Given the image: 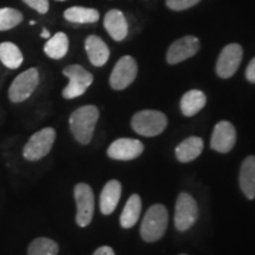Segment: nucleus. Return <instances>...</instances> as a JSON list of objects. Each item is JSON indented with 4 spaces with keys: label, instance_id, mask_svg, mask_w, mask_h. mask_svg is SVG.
I'll list each match as a JSON object with an SVG mask.
<instances>
[{
    "label": "nucleus",
    "instance_id": "obj_3",
    "mask_svg": "<svg viewBox=\"0 0 255 255\" xmlns=\"http://www.w3.org/2000/svg\"><path fill=\"white\" fill-rule=\"evenodd\" d=\"M168 124L167 116L161 111L142 110L135 114L131 120L133 131L145 137H154L162 133Z\"/></svg>",
    "mask_w": 255,
    "mask_h": 255
},
{
    "label": "nucleus",
    "instance_id": "obj_6",
    "mask_svg": "<svg viewBox=\"0 0 255 255\" xmlns=\"http://www.w3.org/2000/svg\"><path fill=\"white\" fill-rule=\"evenodd\" d=\"M199 219V207L194 197L188 193H181L175 206V227L177 231L186 232L193 227Z\"/></svg>",
    "mask_w": 255,
    "mask_h": 255
},
{
    "label": "nucleus",
    "instance_id": "obj_22",
    "mask_svg": "<svg viewBox=\"0 0 255 255\" xmlns=\"http://www.w3.org/2000/svg\"><path fill=\"white\" fill-rule=\"evenodd\" d=\"M69 51V38L64 32H58L49 38L44 46V52L52 59H62Z\"/></svg>",
    "mask_w": 255,
    "mask_h": 255
},
{
    "label": "nucleus",
    "instance_id": "obj_32",
    "mask_svg": "<svg viewBox=\"0 0 255 255\" xmlns=\"http://www.w3.org/2000/svg\"><path fill=\"white\" fill-rule=\"evenodd\" d=\"M57 1H65V0H57Z\"/></svg>",
    "mask_w": 255,
    "mask_h": 255
},
{
    "label": "nucleus",
    "instance_id": "obj_16",
    "mask_svg": "<svg viewBox=\"0 0 255 255\" xmlns=\"http://www.w3.org/2000/svg\"><path fill=\"white\" fill-rule=\"evenodd\" d=\"M85 51L92 65L98 66V68L107 64L110 56V50L104 40L94 34L85 39Z\"/></svg>",
    "mask_w": 255,
    "mask_h": 255
},
{
    "label": "nucleus",
    "instance_id": "obj_15",
    "mask_svg": "<svg viewBox=\"0 0 255 255\" xmlns=\"http://www.w3.org/2000/svg\"><path fill=\"white\" fill-rule=\"evenodd\" d=\"M121 194H122V184L120 181L111 180L105 184L100 197V207L102 214L110 215L119 205Z\"/></svg>",
    "mask_w": 255,
    "mask_h": 255
},
{
    "label": "nucleus",
    "instance_id": "obj_2",
    "mask_svg": "<svg viewBox=\"0 0 255 255\" xmlns=\"http://www.w3.org/2000/svg\"><path fill=\"white\" fill-rule=\"evenodd\" d=\"M168 210L162 205H154L146 210L141 225V237L145 242H155L164 235L168 227Z\"/></svg>",
    "mask_w": 255,
    "mask_h": 255
},
{
    "label": "nucleus",
    "instance_id": "obj_4",
    "mask_svg": "<svg viewBox=\"0 0 255 255\" xmlns=\"http://www.w3.org/2000/svg\"><path fill=\"white\" fill-rule=\"evenodd\" d=\"M64 76L69 78V84L64 88L63 97L66 100L79 97L94 82V76L81 65H69L63 70Z\"/></svg>",
    "mask_w": 255,
    "mask_h": 255
},
{
    "label": "nucleus",
    "instance_id": "obj_1",
    "mask_svg": "<svg viewBox=\"0 0 255 255\" xmlns=\"http://www.w3.org/2000/svg\"><path fill=\"white\" fill-rule=\"evenodd\" d=\"M98 119L100 111L95 105H84L71 114L69 120L70 129L81 144H89L91 142Z\"/></svg>",
    "mask_w": 255,
    "mask_h": 255
},
{
    "label": "nucleus",
    "instance_id": "obj_33",
    "mask_svg": "<svg viewBox=\"0 0 255 255\" xmlns=\"http://www.w3.org/2000/svg\"><path fill=\"white\" fill-rule=\"evenodd\" d=\"M181 255H187V254H181Z\"/></svg>",
    "mask_w": 255,
    "mask_h": 255
},
{
    "label": "nucleus",
    "instance_id": "obj_10",
    "mask_svg": "<svg viewBox=\"0 0 255 255\" xmlns=\"http://www.w3.org/2000/svg\"><path fill=\"white\" fill-rule=\"evenodd\" d=\"M137 63L131 56H124L116 63L110 76V87L114 90H124L135 81Z\"/></svg>",
    "mask_w": 255,
    "mask_h": 255
},
{
    "label": "nucleus",
    "instance_id": "obj_23",
    "mask_svg": "<svg viewBox=\"0 0 255 255\" xmlns=\"http://www.w3.org/2000/svg\"><path fill=\"white\" fill-rule=\"evenodd\" d=\"M23 53L13 43L5 41L0 44V60L8 69H18L23 64Z\"/></svg>",
    "mask_w": 255,
    "mask_h": 255
},
{
    "label": "nucleus",
    "instance_id": "obj_31",
    "mask_svg": "<svg viewBox=\"0 0 255 255\" xmlns=\"http://www.w3.org/2000/svg\"><path fill=\"white\" fill-rule=\"evenodd\" d=\"M34 24H36V21H34V20H31L30 21V25H34Z\"/></svg>",
    "mask_w": 255,
    "mask_h": 255
},
{
    "label": "nucleus",
    "instance_id": "obj_13",
    "mask_svg": "<svg viewBox=\"0 0 255 255\" xmlns=\"http://www.w3.org/2000/svg\"><path fill=\"white\" fill-rule=\"evenodd\" d=\"M144 150L141 141L133 138H119L111 143L108 149V156L117 161H130L138 157Z\"/></svg>",
    "mask_w": 255,
    "mask_h": 255
},
{
    "label": "nucleus",
    "instance_id": "obj_20",
    "mask_svg": "<svg viewBox=\"0 0 255 255\" xmlns=\"http://www.w3.org/2000/svg\"><path fill=\"white\" fill-rule=\"evenodd\" d=\"M142 210V201L137 194H133L129 197V200L127 201L124 209L121 214V226L123 228L129 229L133 227L138 221L139 215H141Z\"/></svg>",
    "mask_w": 255,
    "mask_h": 255
},
{
    "label": "nucleus",
    "instance_id": "obj_18",
    "mask_svg": "<svg viewBox=\"0 0 255 255\" xmlns=\"http://www.w3.org/2000/svg\"><path fill=\"white\" fill-rule=\"evenodd\" d=\"M203 150V141L202 138L196 136L188 137L183 142L175 149V154H176V158L182 163H187V162L194 161V159L199 157L201 152Z\"/></svg>",
    "mask_w": 255,
    "mask_h": 255
},
{
    "label": "nucleus",
    "instance_id": "obj_5",
    "mask_svg": "<svg viewBox=\"0 0 255 255\" xmlns=\"http://www.w3.org/2000/svg\"><path fill=\"white\" fill-rule=\"evenodd\" d=\"M56 141V131L52 128H44L31 136L25 144L23 155L28 161H38L45 157Z\"/></svg>",
    "mask_w": 255,
    "mask_h": 255
},
{
    "label": "nucleus",
    "instance_id": "obj_7",
    "mask_svg": "<svg viewBox=\"0 0 255 255\" xmlns=\"http://www.w3.org/2000/svg\"><path fill=\"white\" fill-rule=\"evenodd\" d=\"M75 200L77 205L76 222L79 227H87L91 223L95 212V196L91 187L87 183H78L75 187Z\"/></svg>",
    "mask_w": 255,
    "mask_h": 255
},
{
    "label": "nucleus",
    "instance_id": "obj_28",
    "mask_svg": "<svg viewBox=\"0 0 255 255\" xmlns=\"http://www.w3.org/2000/svg\"><path fill=\"white\" fill-rule=\"evenodd\" d=\"M246 78L248 82L255 83V57L251 60L246 69Z\"/></svg>",
    "mask_w": 255,
    "mask_h": 255
},
{
    "label": "nucleus",
    "instance_id": "obj_19",
    "mask_svg": "<svg viewBox=\"0 0 255 255\" xmlns=\"http://www.w3.org/2000/svg\"><path fill=\"white\" fill-rule=\"evenodd\" d=\"M207 97L201 90H190L183 95L181 100V111L184 116H195L205 108Z\"/></svg>",
    "mask_w": 255,
    "mask_h": 255
},
{
    "label": "nucleus",
    "instance_id": "obj_12",
    "mask_svg": "<svg viewBox=\"0 0 255 255\" xmlns=\"http://www.w3.org/2000/svg\"><path fill=\"white\" fill-rule=\"evenodd\" d=\"M237 143V130L231 122L221 121L216 124L210 139V148L213 150L226 154L234 148Z\"/></svg>",
    "mask_w": 255,
    "mask_h": 255
},
{
    "label": "nucleus",
    "instance_id": "obj_24",
    "mask_svg": "<svg viewBox=\"0 0 255 255\" xmlns=\"http://www.w3.org/2000/svg\"><path fill=\"white\" fill-rule=\"evenodd\" d=\"M59 247L56 241L47 238H38L27 248L28 255H57Z\"/></svg>",
    "mask_w": 255,
    "mask_h": 255
},
{
    "label": "nucleus",
    "instance_id": "obj_9",
    "mask_svg": "<svg viewBox=\"0 0 255 255\" xmlns=\"http://www.w3.org/2000/svg\"><path fill=\"white\" fill-rule=\"evenodd\" d=\"M244 50L239 44H229L223 47L216 62V73L220 78L227 79L234 76L240 66Z\"/></svg>",
    "mask_w": 255,
    "mask_h": 255
},
{
    "label": "nucleus",
    "instance_id": "obj_26",
    "mask_svg": "<svg viewBox=\"0 0 255 255\" xmlns=\"http://www.w3.org/2000/svg\"><path fill=\"white\" fill-rule=\"evenodd\" d=\"M201 0H165V4L173 11H184L196 4H199Z\"/></svg>",
    "mask_w": 255,
    "mask_h": 255
},
{
    "label": "nucleus",
    "instance_id": "obj_8",
    "mask_svg": "<svg viewBox=\"0 0 255 255\" xmlns=\"http://www.w3.org/2000/svg\"><path fill=\"white\" fill-rule=\"evenodd\" d=\"M39 83V73L36 68H31L17 76L8 90V97L13 103H20L33 94Z\"/></svg>",
    "mask_w": 255,
    "mask_h": 255
},
{
    "label": "nucleus",
    "instance_id": "obj_27",
    "mask_svg": "<svg viewBox=\"0 0 255 255\" xmlns=\"http://www.w3.org/2000/svg\"><path fill=\"white\" fill-rule=\"evenodd\" d=\"M25 4L30 6L40 14H45L49 11V0H23Z\"/></svg>",
    "mask_w": 255,
    "mask_h": 255
},
{
    "label": "nucleus",
    "instance_id": "obj_21",
    "mask_svg": "<svg viewBox=\"0 0 255 255\" xmlns=\"http://www.w3.org/2000/svg\"><path fill=\"white\" fill-rule=\"evenodd\" d=\"M64 18L70 23L77 24H92L98 21L100 19V12L95 8L82 7V6H73L65 9Z\"/></svg>",
    "mask_w": 255,
    "mask_h": 255
},
{
    "label": "nucleus",
    "instance_id": "obj_29",
    "mask_svg": "<svg viewBox=\"0 0 255 255\" xmlns=\"http://www.w3.org/2000/svg\"><path fill=\"white\" fill-rule=\"evenodd\" d=\"M92 255H115V252L109 246H102L95 251V253Z\"/></svg>",
    "mask_w": 255,
    "mask_h": 255
},
{
    "label": "nucleus",
    "instance_id": "obj_11",
    "mask_svg": "<svg viewBox=\"0 0 255 255\" xmlns=\"http://www.w3.org/2000/svg\"><path fill=\"white\" fill-rule=\"evenodd\" d=\"M200 50V40L195 36H186L174 41L169 46L167 52V62L175 65L195 56Z\"/></svg>",
    "mask_w": 255,
    "mask_h": 255
},
{
    "label": "nucleus",
    "instance_id": "obj_14",
    "mask_svg": "<svg viewBox=\"0 0 255 255\" xmlns=\"http://www.w3.org/2000/svg\"><path fill=\"white\" fill-rule=\"evenodd\" d=\"M104 27L114 40L121 41L128 36V21L120 9H110L104 17Z\"/></svg>",
    "mask_w": 255,
    "mask_h": 255
},
{
    "label": "nucleus",
    "instance_id": "obj_25",
    "mask_svg": "<svg viewBox=\"0 0 255 255\" xmlns=\"http://www.w3.org/2000/svg\"><path fill=\"white\" fill-rule=\"evenodd\" d=\"M23 21V14L14 8H0V31L13 28Z\"/></svg>",
    "mask_w": 255,
    "mask_h": 255
},
{
    "label": "nucleus",
    "instance_id": "obj_30",
    "mask_svg": "<svg viewBox=\"0 0 255 255\" xmlns=\"http://www.w3.org/2000/svg\"><path fill=\"white\" fill-rule=\"evenodd\" d=\"M41 38H50V32L46 30V28H44L43 32H41Z\"/></svg>",
    "mask_w": 255,
    "mask_h": 255
},
{
    "label": "nucleus",
    "instance_id": "obj_17",
    "mask_svg": "<svg viewBox=\"0 0 255 255\" xmlns=\"http://www.w3.org/2000/svg\"><path fill=\"white\" fill-rule=\"evenodd\" d=\"M240 187L248 200L255 199V156H248L240 169Z\"/></svg>",
    "mask_w": 255,
    "mask_h": 255
}]
</instances>
